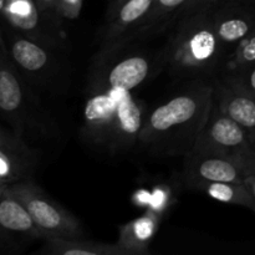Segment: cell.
I'll return each mask as SVG.
<instances>
[{
	"mask_svg": "<svg viewBox=\"0 0 255 255\" xmlns=\"http://www.w3.org/2000/svg\"><path fill=\"white\" fill-rule=\"evenodd\" d=\"M213 101L212 80H192L146 115L138 144L157 154L184 157L206 124Z\"/></svg>",
	"mask_w": 255,
	"mask_h": 255,
	"instance_id": "obj_1",
	"label": "cell"
},
{
	"mask_svg": "<svg viewBox=\"0 0 255 255\" xmlns=\"http://www.w3.org/2000/svg\"><path fill=\"white\" fill-rule=\"evenodd\" d=\"M84 122L80 136L89 146L110 154L138 144L146 114L132 91L115 87L87 86Z\"/></svg>",
	"mask_w": 255,
	"mask_h": 255,
	"instance_id": "obj_2",
	"label": "cell"
},
{
	"mask_svg": "<svg viewBox=\"0 0 255 255\" xmlns=\"http://www.w3.org/2000/svg\"><path fill=\"white\" fill-rule=\"evenodd\" d=\"M172 75L187 79L216 77L223 66L226 51L213 27L211 9L182 16L169 44L162 52Z\"/></svg>",
	"mask_w": 255,
	"mask_h": 255,
	"instance_id": "obj_3",
	"label": "cell"
},
{
	"mask_svg": "<svg viewBox=\"0 0 255 255\" xmlns=\"http://www.w3.org/2000/svg\"><path fill=\"white\" fill-rule=\"evenodd\" d=\"M6 188L29 212L42 239L85 238V231L79 219L32 181L16 182Z\"/></svg>",
	"mask_w": 255,
	"mask_h": 255,
	"instance_id": "obj_4",
	"label": "cell"
},
{
	"mask_svg": "<svg viewBox=\"0 0 255 255\" xmlns=\"http://www.w3.org/2000/svg\"><path fill=\"white\" fill-rule=\"evenodd\" d=\"M191 151L234 159L246 164L255 173V148L243 128L222 111L216 100Z\"/></svg>",
	"mask_w": 255,
	"mask_h": 255,
	"instance_id": "obj_5",
	"label": "cell"
},
{
	"mask_svg": "<svg viewBox=\"0 0 255 255\" xmlns=\"http://www.w3.org/2000/svg\"><path fill=\"white\" fill-rule=\"evenodd\" d=\"M154 67L153 59L147 54H131L117 60L112 56L101 59L91 75L89 86L132 91L151 76Z\"/></svg>",
	"mask_w": 255,
	"mask_h": 255,
	"instance_id": "obj_6",
	"label": "cell"
},
{
	"mask_svg": "<svg viewBox=\"0 0 255 255\" xmlns=\"http://www.w3.org/2000/svg\"><path fill=\"white\" fill-rule=\"evenodd\" d=\"M209 9L213 27L227 56L255 30V0H224Z\"/></svg>",
	"mask_w": 255,
	"mask_h": 255,
	"instance_id": "obj_7",
	"label": "cell"
},
{
	"mask_svg": "<svg viewBox=\"0 0 255 255\" xmlns=\"http://www.w3.org/2000/svg\"><path fill=\"white\" fill-rule=\"evenodd\" d=\"M29 94L20 71L9 56L0 54V114L22 136L29 122Z\"/></svg>",
	"mask_w": 255,
	"mask_h": 255,
	"instance_id": "obj_8",
	"label": "cell"
},
{
	"mask_svg": "<svg viewBox=\"0 0 255 255\" xmlns=\"http://www.w3.org/2000/svg\"><path fill=\"white\" fill-rule=\"evenodd\" d=\"M254 172L246 164L223 156L189 151L184 156V181L244 182Z\"/></svg>",
	"mask_w": 255,
	"mask_h": 255,
	"instance_id": "obj_9",
	"label": "cell"
},
{
	"mask_svg": "<svg viewBox=\"0 0 255 255\" xmlns=\"http://www.w3.org/2000/svg\"><path fill=\"white\" fill-rule=\"evenodd\" d=\"M212 82L218 106L243 128L255 148V96L224 74L213 77Z\"/></svg>",
	"mask_w": 255,
	"mask_h": 255,
	"instance_id": "obj_10",
	"label": "cell"
},
{
	"mask_svg": "<svg viewBox=\"0 0 255 255\" xmlns=\"http://www.w3.org/2000/svg\"><path fill=\"white\" fill-rule=\"evenodd\" d=\"M39 154L16 132L0 127V183L10 186L26 181L36 167Z\"/></svg>",
	"mask_w": 255,
	"mask_h": 255,
	"instance_id": "obj_11",
	"label": "cell"
},
{
	"mask_svg": "<svg viewBox=\"0 0 255 255\" xmlns=\"http://www.w3.org/2000/svg\"><path fill=\"white\" fill-rule=\"evenodd\" d=\"M6 46L11 61L26 77L40 80L54 67L52 47L26 35L14 32L7 39Z\"/></svg>",
	"mask_w": 255,
	"mask_h": 255,
	"instance_id": "obj_12",
	"label": "cell"
},
{
	"mask_svg": "<svg viewBox=\"0 0 255 255\" xmlns=\"http://www.w3.org/2000/svg\"><path fill=\"white\" fill-rule=\"evenodd\" d=\"M1 15L17 32L56 47L57 39L47 29V20L35 0H5Z\"/></svg>",
	"mask_w": 255,
	"mask_h": 255,
	"instance_id": "obj_13",
	"label": "cell"
},
{
	"mask_svg": "<svg viewBox=\"0 0 255 255\" xmlns=\"http://www.w3.org/2000/svg\"><path fill=\"white\" fill-rule=\"evenodd\" d=\"M152 1L153 0H112L102 35L101 51L136 29L151 9Z\"/></svg>",
	"mask_w": 255,
	"mask_h": 255,
	"instance_id": "obj_14",
	"label": "cell"
},
{
	"mask_svg": "<svg viewBox=\"0 0 255 255\" xmlns=\"http://www.w3.org/2000/svg\"><path fill=\"white\" fill-rule=\"evenodd\" d=\"M0 236L20 242L42 238L29 212L7 188L0 197Z\"/></svg>",
	"mask_w": 255,
	"mask_h": 255,
	"instance_id": "obj_15",
	"label": "cell"
},
{
	"mask_svg": "<svg viewBox=\"0 0 255 255\" xmlns=\"http://www.w3.org/2000/svg\"><path fill=\"white\" fill-rule=\"evenodd\" d=\"M187 1L188 0H153L151 9L147 12L143 21L136 29H133L131 32L121 37L119 41L115 42L111 47L100 52L97 59H105V57L111 56L117 50L124 47L125 45L128 44L132 40L144 37L147 35L152 34V32H157L161 27L168 25L169 20L176 19L177 15L181 12L184 5L187 4Z\"/></svg>",
	"mask_w": 255,
	"mask_h": 255,
	"instance_id": "obj_16",
	"label": "cell"
},
{
	"mask_svg": "<svg viewBox=\"0 0 255 255\" xmlns=\"http://www.w3.org/2000/svg\"><path fill=\"white\" fill-rule=\"evenodd\" d=\"M161 216L147 209L141 217L120 227L117 244L127 255H148L149 246L157 234Z\"/></svg>",
	"mask_w": 255,
	"mask_h": 255,
	"instance_id": "obj_17",
	"label": "cell"
},
{
	"mask_svg": "<svg viewBox=\"0 0 255 255\" xmlns=\"http://www.w3.org/2000/svg\"><path fill=\"white\" fill-rule=\"evenodd\" d=\"M187 188L203 192L212 199L226 204L244 207L255 212V201L244 182H214V181H184Z\"/></svg>",
	"mask_w": 255,
	"mask_h": 255,
	"instance_id": "obj_18",
	"label": "cell"
},
{
	"mask_svg": "<svg viewBox=\"0 0 255 255\" xmlns=\"http://www.w3.org/2000/svg\"><path fill=\"white\" fill-rule=\"evenodd\" d=\"M41 253L49 255H127L117 243H99L85 238L45 239Z\"/></svg>",
	"mask_w": 255,
	"mask_h": 255,
	"instance_id": "obj_19",
	"label": "cell"
},
{
	"mask_svg": "<svg viewBox=\"0 0 255 255\" xmlns=\"http://www.w3.org/2000/svg\"><path fill=\"white\" fill-rule=\"evenodd\" d=\"M255 64V30L236 45L226 56L222 66V74L233 72L242 67Z\"/></svg>",
	"mask_w": 255,
	"mask_h": 255,
	"instance_id": "obj_20",
	"label": "cell"
},
{
	"mask_svg": "<svg viewBox=\"0 0 255 255\" xmlns=\"http://www.w3.org/2000/svg\"><path fill=\"white\" fill-rule=\"evenodd\" d=\"M227 76L233 80L237 85L255 96V64L242 67L233 72H227Z\"/></svg>",
	"mask_w": 255,
	"mask_h": 255,
	"instance_id": "obj_21",
	"label": "cell"
},
{
	"mask_svg": "<svg viewBox=\"0 0 255 255\" xmlns=\"http://www.w3.org/2000/svg\"><path fill=\"white\" fill-rule=\"evenodd\" d=\"M84 0H56V12L59 19L74 20L79 17Z\"/></svg>",
	"mask_w": 255,
	"mask_h": 255,
	"instance_id": "obj_22",
	"label": "cell"
},
{
	"mask_svg": "<svg viewBox=\"0 0 255 255\" xmlns=\"http://www.w3.org/2000/svg\"><path fill=\"white\" fill-rule=\"evenodd\" d=\"M222 1H224V0H188L187 4L183 6V9L181 10V12L177 15L174 21L178 20L179 17L187 16V15L193 14V12L199 11V10L202 9H209V7L214 6V5L219 4V2Z\"/></svg>",
	"mask_w": 255,
	"mask_h": 255,
	"instance_id": "obj_23",
	"label": "cell"
},
{
	"mask_svg": "<svg viewBox=\"0 0 255 255\" xmlns=\"http://www.w3.org/2000/svg\"><path fill=\"white\" fill-rule=\"evenodd\" d=\"M35 1L47 22L60 20L56 12V0H35Z\"/></svg>",
	"mask_w": 255,
	"mask_h": 255,
	"instance_id": "obj_24",
	"label": "cell"
},
{
	"mask_svg": "<svg viewBox=\"0 0 255 255\" xmlns=\"http://www.w3.org/2000/svg\"><path fill=\"white\" fill-rule=\"evenodd\" d=\"M244 183H246V186L248 187V189L251 191L252 196H253L254 201H255V173L253 176H251L249 178H247L246 181H244Z\"/></svg>",
	"mask_w": 255,
	"mask_h": 255,
	"instance_id": "obj_25",
	"label": "cell"
},
{
	"mask_svg": "<svg viewBox=\"0 0 255 255\" xmlns=\"http://www.w3.org/2000/svg\"><path fill=\"white\" fill-rule=\"evenodd\" d=\"M7 52V46L4 41V37H2L1 30H0V54H5Z\"/></svg>",
	"mask_w": 255,
	"mask_h": 255,
	"instance_id": "obj_26",
	"label": "cell"
},
{
	"mask_svg": "<svg viewBox=\"0 0 255 255\" xmlns=\"http://www.w3.org/2000/svg\"><path fill=\"white\" fill-rule=\"evenodd\" d=\"M5 188H6V186H4V184L0 183V197H1L2 192H4V189H5Z\"/></svg>",
	"mask_w": 255,
	"mask_h": 255,
	"instance_id": "obj_27",
	"label": "cell"
},
{
	"mask_svg": "<svg viewBox=\"0 0 255 255\" xmlns=\"http://www.w3.org/2000/svg\"><path fill=\"white\" fill-rule=\"evenodd\" d=\"M4 4H5V0H0V14H1L2 7H4Z\"/></svg>",
	"mask_w": 255,
	"mask_h": 255,
	"instance_id": "obj_28",
	"label": "cell"
}]
</instances>
